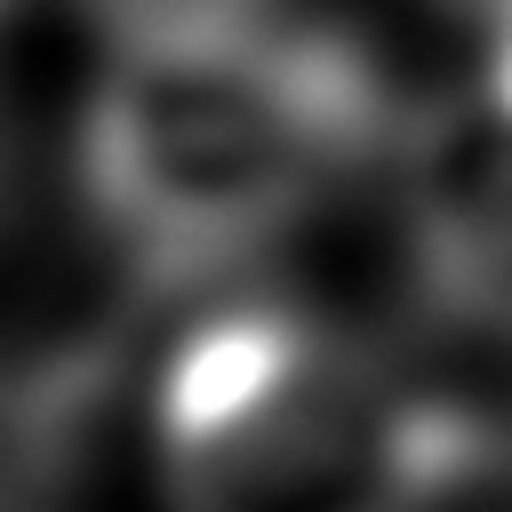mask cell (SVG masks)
<instances>
[{
    "label": "cell",
    "mask_w": 512,
    "mask_h": 512,
    "mask_svg": "<svg viewBox=\"0 0 512 512\" xmlns=\"http://www.w3.org/2000/svg\"><path fill=\"white\" fill-rule=\"evenodd\" d=\"M376 80L328 32L264 16L112 40L80 120L104 240L160 288L280 240L376 136Z\"/></svg>",
    "instance_id": "obj_1"
},
{
    "label": "cell",
    "mask_w": 512,
    "mask_h": 512,
    "mask_svg": "<svg viewBox=\"0 0 512 512\" xmlns=\"http://www.w3.org/2000/svg\"><path fill=\"white\" fill-rule=\"evenodd\" d=\"M408 432L416 400L296 304L208 312L152 400L168 512H376Z\"/></svg>",
    "instance_id": "obj_2"
},
{
    "label": "cell",
    "mask_w": 512,
    "mask_h": 512,
    "mask_svg": "<svg viewBox=\"0 0 512 512\" xmlns=\"http://www.w3.org/2000/svg\"><path fill=\"white\" fill-rule=\"evenodd\" d=\"M408 200H416V240L440 304L512 296V104L504 96L480 88L472 104L424 128Z\"/></svg>",
    "instance_id": "obj_3"
},
{
    "label": "cell",
    "mask_w": 512,
    "mask_h": 512,
    "mask_svg": "<svg viewBox=\"0 0 512 512\" xmlns=\"http://www.w3.org/2000/svg\"><path fill=\"white\" fill-rule=\"evenodd\" d=\"M376 512H512V432H472L416 408L408 456Z\"/></svg>",
    "instance_id": "obj_4"
},
{
    "label": "cell",
    "mask_w": 512,
    "mask_h": 512,
    "mask_svg": "<svg viewBox=\"0 0 512 512\" xmlns=\"http://www.w3.org/2000/svg\"><path fill=\"white\" fill-rule=\"evenodd\" d=\"M112 40H144V32H200V24H240L264 16V0H96Z\"/></svg>",
    "instance_id": "obj_5"
},
{
    "label": "cell",
    "mask_w": 512,
    "mask_h": 512,
    "mask_svg": "<svg viewBox=\"0 0 512 512\" xmlns=\"http://www.w3.org/2000/svg\"><path fill=\"white\" fill-rule=\"evenodd\" d=\"M480 32H488V56H480V88L512 104V0H480Z\"/></svg>",
    "instance_id": "obj_6"
},
{
    "label": "cell",
    "mask_w": 512,
    "mask_h": 512,
    "mask_svg": "<svg viewBox=\"0 0 512 512\" xmlns=\"http://www.w3.org/2000/svg\"><path fill=\"white\" fill-rule=\"evenodd\" d=\"M0 200H8V136H0Z\"/></svg>",
    "instance_id": "obj_7"
},
{
    "label": "cell",
    "mask_w": 512,
    "mask_h": 512,
    "mask_svg": "<svg viewBox=\"0 0 512 512\" xmlns=\"http://www.w3.org/2000/svg\"><path fill=\"white\" fill-rule=\"evenodd\" d=\"M0 8H8V0H0Z\"/></svg>",
    "instance_id": "obj_8"
}]
</instances>
